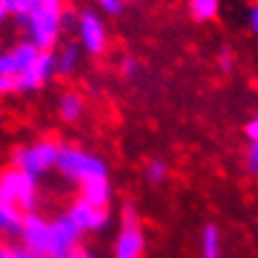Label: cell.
<instances>
[{"mask_svg": "<svg viewBox=\"0 0 258 258\" xmlns=\"http://www.w3.org/2000/svg\"><path fill=\"white\" fill-rule=\"evenodd\" d=\"M16 20L27 31V40L37 50H53L55 44L59 42L63 22H66V3L44 5Z\"/></svg>", "mask_w": 258, "mask_h": 258, "instance_id": "6da1fadb", "label": "cell"}, {"mask_svg": "<svg viewBox=\"0 0 258 258\" xmlns=\"http://www.w3.org/2000/svg\"><path fill=\"white\" fill-rule=\"evenodd\" d=\"M55 166L63 177L77 184H83L94 177H107L105 162L99 156H94V153L81 149V147H75V145H61Z\"/></svg>", "mask_w": 258, "mask_h": 258, "instance_id": "7a4b0ae2", "label": "cell"}, {"mask_svg": "<svg viewBox=\"0 0 258 258\" xmlns=\"http://www.w3.org/2000/svg\"><path fill=\"white\" fill-rule=\"evenodd\" d=\"M0 204L16 206L18 210L33 212L37 204V177L29 175L14 164L0 171Z\"/></svg>", "mask_w": 258, "mask_h": 258, "instance_id": "3957f363", "label": "cell"}, {"mask_svg": "<svg viewBox=\"0 0 258 258\" xmlns=\"http://www.w3.org/2000/svg\"><path fill=\"white\" fill-rule=\"evenodd\" d=\"M59 149H61V143H57L53 138H44L33 145H24V147L14 149L11 162H14L16 169L29 173V175H33V177H40L57 164Z\"/></svg>", "mask_w": 258, "mask_h": 258, "instance_id": "277c9868", "label": "cell"}, {"mask_svg": "<svg viewBox=\"0 0 258 258\" xmlns=\"http://www.w3.org/2000/svg\"><path fill=\"white\" fill-rule=\"evenodd\" d=\"M145 254V232L140 217L132 204L122 208L120 230L114 243V258H143Z\"/></svg>", "mask_w": 258, "mask_h": 258, "instance_id": "5b68a950", "label": "cell"}, {"mask_svg": "<svg viewBox=\"0 0 258 258\" xmlns=\"http://www.w3.org/2000/svg\"><path fill=\"white\" fill-rule=\"evenodd\" d=\"M48 230H50V251L48 256H73L79 249V228L70 221L68 215H59L55 219H48Z\"/></svg>", "mask_w": 258, "mask_h": 258, "instance_id": "8992f818", "label": "cell"}, {"mask_svg": "<svg viewBox=\"0 0 258 258\" xmlns=\"http://www.w3.org/2000/svg\"><path fill=\"white\" fill-rule=\"evenodd\" d=\"M77 31H79L81 46L90 55H103L107 48V29L101 16L92 9H86L77 20Z\"/></svg>", "mask_w": 258, "mask_h": 258, "instance_id": "52a82bcc", "label": "cell"}, {"mask_svg": "<svg viewBox=\"0 0 258 258\" xmlns=\"http://www.w3.org/2000/svg\"><path fill=\"white\" fill-rule=\"evenodd\" d=\"M55 75V55L53 50H40V55L16 77L18 92H31L46 83Z\"/></svg>", "mask_w": 258, "mask_h": 258, "instance_id": "ba28073f", "label": "cell"}, {"mask_svg": "<svg viewBox=\"0 0 258 258\" xmlns=\"http://www.w3.org/2000/svg\"><path fill=\"white\" fill-rule=\"evenodd\" d=\"M68 219L73 221L79 232H99L109 223V210L107 208H96V206L83 202L79 197L77 202L68 208Z\"/></svg>", "mask_w": 258, "mask_h": 258, "instance_id": "9c48e42d", "label": "cell"}, {"mask_svg": "<svg viewBox=\"0 0 258 258\" xmlns=\"http://www.w3.org/2000/svg\"><path fill=\"white\" fill-rule=\"evenodd\" d=\"M37 55H40V50H37L29 40L18 42L11 50H7V53L0 55V75L16 79V77L20 75Z\"/></svg>", "mask_w": 258, "mask_h": 258, "instance_id": "30bf717a", "label": "cell"}, {"mask_svg": "<svg viewBox=\"0 0 258 258\" xmlns=\"http://www.w3.org/2000/svg\"><path fill=\"white\" fill-rule=\"evenodd\" d=\"M81 186V199L88 204L96 206V208H107L109 199H112V186H109L107 177H94L88 182L79 184Z\"/></svg>", "mask_w": 258, "mask_h": 258, "instance_id": "8fae6325", "label": "cell"}, {"mask_svg": "<svg viewBox=\"0 0 258 258\" xmlns=\"http://www.w3.org/2000/svg\"><path fill=\"white\" fill-rule=\"evenodd\" d=\"M24 212L18 210L16 206L0 204V234L5 238H16L22 232Z\"/></svg>", "mask_w": 258, "mask_h": 258, "instance_id": "7c38bea8", "label": "cell"}, {"mask_svg": "<svg viewBox=\"0 0 258 258\" xmlns=\"http://www.w3.org/2000/svg\"><path fill=\"white\" fill-rule=\"evenodd\" d=\"M81 61V48L77 44H66L59 53L55 55V73L61 77L73 75Z\"/></svg>", "mask_w": 258, "mask_h": 258, "instance_id": "4fadbf2b", "label": "cell"}, {"mask_svg": "<svg viewBox=\"0 0 258 258\" xmlns=\"http://www.w3.org/2000/svg\"><path fill=\"white\" fill-rule=\"evenodd\" d=\"M83 112H86V101H83L79 92H66L59 99V116L66 122L81 120Z\"/></svg>", "mask_w": 258, "mask_h": 258, "instance_id": "5bb4252c", "label": "cell"}, {"mask_svg": "<svg viewBox=\"0 0 258 258\" xmlns=\"http://www.w3.org/2000/svg\"><path fill=\"white\" fill-rule=\"evenodd\" d=\"M50 3H66V0H0V5L5 7L7 16H16V18H22L29 11L44 7V5H50Z\"/></svg>", "mask_w": 258, "mask_h": 258, "instance_id": "9a60e30c", "label": "cell"}, {"mask_svg": "<svg viewBox=\"0 0 258 258\" xmlns=\"http://www.w3.org/2000/svg\"><path fill=\"white\" fill-rule=\"evenodd\" d=\"M202 258H221V234L217 225H206L202 234Z\"/></svg>", "mask_w": 258, "mask_h": 258, "instance_id": "2e32d148", "label": "cell"}, {"mask_svg": "<svg viewBox=\"0 0 258 258\" xmlns=\"http://www.w3.org/2000/svg\"><path fill=\"white\" fill-rule=\"evenodd\" d=\"M188 14L197 22H208L219 14V0H190Z\"/></svg>", "mask_w": 258, "mask_h": 258, "instance_id": "e0dca14e", "label": "cell"}, {"mask_svg": "<svg viewBox=\"0 0 258 258\" xmlns=\"http://www.w3.org/2000/svg\"><path fill=\"white\" fill-rule=\"evenodd\" d=\"M145 173L151 184H162L164 179L169 177V164H166L164 160H151V162L147 164Z\"/></svg>", "mask_w": 258, "mask_h": 258, "instance_id": "ac0fdd59", "label": "cell"}, {"mask_svg": "<svg viewBox=\"0 0 258 258\" xmlns=\"http://www.w3.org/2000/svg\"><path fill=\"white\" fill-rule=\"evenodd\" d=\"M0 258H35L24 245H14L7 238L0 241Z\"/></svg>", "mask_w": 258, "mask_h": 258, "instance_id": "d6986e66", "label": "cell"}, {"mask_svg": "<svg viewBox=\"0 0 258 258\" xmlns=\"http://www.w3.org/2000/svg\"><path fill=\"white\" fill-rule=\"evenodd\" d=\"M99 5V9H103L107 16H120L122 9H125V3L122 0H94Z\"/></svg>", "mask_w": 258, "mask_h": 258, "instance_id": "ffe728a7", "label": "cell"}, {"mask_svg": "<svg viewBox=\"0 0 258 258\" xmlns=\"http://www.w3.org/2000/svg\"><path fill=\"white\" fill-rule=\"evenodd\" d=\"M245 164H247L249 175L258 177V143H251L247 149V156H245Z\"/></svg>", "mask_w": 258, "mask_h": 258, "instance_id": "44dd1931", "label": "cell"}, {"mask_svg": "<svg viewBox=\"0 0 258 258\" xmlns=\"http://www.w3.org/2000/svg\"><path fill=\"white\" fill-rule=\"evenodd\" d=\"M120 70H122V75L125 77H136L138 75V61L134 59V57H127V59L122 61Z\"/></svg>", "mask_w": 258, "mask_h": 258, "instance_id": "7402d4cb", "label": "cell"}, {"mask_svg": "<svg viewBox=\"0 0 258 258\" xmlns=\"http://www.w3.org/2000/svg\"><path fill=\"white\" fill-rule=\"evenodd\" d=\"M245 134H247V138L251 143H258V114L247 122V127H245Z\"/></svg>", "mask_w": 258, "mask_h": 258, "instance_id": "603a6c76", "label": "cell"}, {"mask_svg": "<svg viewBox=\"0 0 258 258\" xmlns=\"http://www.w3.org/2000/svg\"><path fill=\"white\" fill-rule=\"evenodd\" d=\"M219 63H221L223 70H230L232 68V55H230V50H223L221 57H219Z\"/></svg>", "mask_w": 258, "mask_h": 258, "instance_id": "cb8c5ba5", "label": "cell"}, {"mask_svg": "<svg viewBox=\"0 0 258 258\" xmlns=\"http://www.w3.org/2000/svg\"><path fill=\"white\" fill-rule=\"evenodd\" d=\"M249 24H251V29H254V33L258 35V3L254 5V9H251V14H249Z\"/></svg>", "mask_w": 258, "mask_h": 258, "instance_id": "d4e9b609", "label": "cell"}, {"mask_svg": "<svg viewBox=\"0 0 258 258\" xmlns=\"http://www.w3.org/2000/svg\"><path fill=\"white\" fill-rule=\"evenodd\" d=\"M70 258H96V256H94V254H90V251H86V249H77Z\"/></svg>", "mask_w": 258, "mask_h": 258, "instance_id": "484cf974", "label": "cell"}, {"mask_svg": "<svg viewBox=\"0 0 258 258\" xmlns=\"http://www.w3.org/2000/svg\"><path fill=\"white\" fill-rule=\"evenodd\" d=\"M5 18H7V11H5V7H3V5H0V22H3Z\"/></svg>", "mask_w": 258, "mask_h": 258, "instance_id": "4316f807", "label": "cell"}, {"mask_svg": "<svg viewBox=\"0 0 258 258\" xmlns=\"http://www.w3.org/2000/svg\"><path fill=\"white\" fill-rule=\"evenodd\" d=\"M50 258H70V256H50Z\"/></svg>", "mask_w": 258, "mask_h": 258, "instance_id": "83f0119b", "label": "cell"}, {"mask_svg": "<svg viewBox=\"0 0 258 258\" xmlns=\"http://www.w3.org/2000/svg\"><path fill=\"white\" fill-rule=\"evenodd\" d=\"M122 3H134V0H122Z\"/></svg>", "mask_w": 258, "mask_h": 258, "instance_id": "f1b7e54d", "label": "cell"}]
</instances>
